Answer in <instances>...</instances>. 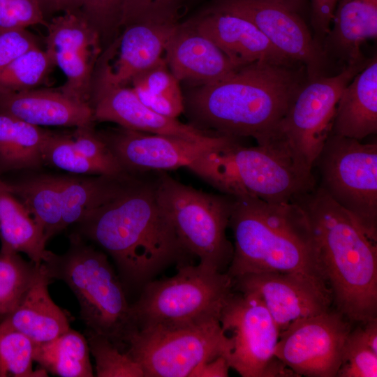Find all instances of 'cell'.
<instances>
[{
    "label": "cell",
    "mask_w": 377,
    "mask_h": 377,
    "mask_svg": "<svg viewBox=\"0 0 377 377\" xmlns=\"http://www.w3.org/2000/svg\"><path fill=\"white\" fill-rule=\"evenodd\" d=\"M144 174L133 175L116 196L76 223V234L111 257L124 288H142L193 256L158 202L154 177Z\"/></svg>",
    "instance_id": "cell-1"
},
{
    "label": "cell",
    "mask_w": 377,
    "mask_h": 377,
    "mask_svg": "<svg viewBox=\"0 0 377 377\" xmlns=\"http://www.w3.org/2000/svg\"><path fill=\"white\" fill-rule=\"evenodd\" d=\"M304 66L257 61L214 82L195 85L184 96L193 126L271 146L295 97L307 82Z\"/></svg>",
    "instance_id": "cell-2"
},
{
    "label": "cell",
    "mask_w": 377,
    "mask_h": 377,
    "mask_svg": "<svg viewBox=\"0 0 377 377\" xmlns=\"http://www.w3.org/2000/svg\"><path fill=\"white\" fill-rule=\"evenodd\" d=\"M293 202L309 219L336 310L351 323L377 318L376 242L319 186Z\"/></svg>",
    "instance_id": "cell-3"
},
{
    "label": "cell",
    "mask_w": 377,
    "mask_h": 377,
    "mask_svg": "<svg viewBox=\"0 0 377 377\" xmlns=\"http://www.w3.org/2000/svg\"><path fill=\"white\" fill-rule=\"evenodd\" d=\"M233 197L229 227L234 252L226 272L232 279L280 272L327 283L309 219L298 204L267 202L249 195Z\"/></svg>",
    "instance_id": "cell-4"
},
{
    "label": "cell",
    "mask_w": 377,
    "mask_h": 377,
    "mask_svg": "<svg viewBox=\"0 0 377 377\" xmlns=\"http://www.w3.org/2000/svg\"><path fill=\"white\" fill-rule=\"evenodd\" d=\"M43 265L51 281H62L73 291L86 330L105 336L125 350V339L134 330L131 304L108 255L74 232L68 250L63 254L51 251Z\"/></svg>",
    "instance_id": "cell-5"
},
{
    "label": "cell",
    "mask_w": 377,
    "mask_h": 377,
    "mask_svg": "<svg viewBox=\"0 0 377 377\" xmlns=\"http://www.w3.org/2000/svg\"><path fill=\"white\" fill-rule=\"evenodd\" d=\"M169 278L153 279L143 286L131 304L135 329L179 327L219 320L234 291L233 279L205 265H178ZM220 321V320H219Z\"/></svg>",
    "instance_id": "cell-6"
},
{
    "label": "cell",
    "mask_w": 377,
    "mask_h": 377,
    "mask_svg": "<svg viewBox=\"0 0 377 377\" xmlns=\"http://www.w3.org/2000/svg\"><path fill=\"white\" fill-rule=\"evenodd\" d=\"M154 185L159 205L186 249L199 263L226 272L234 246L226 230L234 202L230 195L204 192L156 171Z\"/></svg>",
    "instance_id": "cell-7"
},
{
    "label": "cell",
    "mask_w": 377,
    "mask_h": 377,
    "mask_svg": "<svg viewBox=\"0 0 377 377\" xmlns=\"http://www.w3.org/2000/svg\"><path fill=\"white\" fill-rule=\"evenodd\" d=\"M318 185L377 241V144L329 134L313 167Z\"/></svg>",
    "instance_id": "cell-8"
},
{
    "label": "cell",
    "mask_w": 377,
    "mask_h": 377,
    "mask_svg": "<svg viewBox=\"0 0 377 377\" xmlns=\"http://www.w3.org/2000/svg\"><path fill=\"white\" fill-rule=\"evenodd\" d=\"M132 177L40 175L8 183L43 229L47 242L104 205Z\"/></svg>",
    "instance_id": "cell-9"
},
{
    "label": "cell",
    "mask_w": 377,
    "mask_h": 377,
    "mask_svg": "<svg viewBox=\"0 0 377 377\" xmlns=\"http://www.w3.org/2000/svg\"><path fill=\"white\" fill-rule=\"evenodd\" d=\"M369 61L348 66L333 75L308 80L300 89L279 126L271 145L307 173L331 130L343 89Z\"/></svg>",
    "instance_id": "cell-10"
},
{
    "label": "cell",
    "mask_w": 377,
    "mask_h": 377,
    "mask_svg": "<svg viewBox=\"0 0 377 377\" xmlns=\"http://www.w3.org/2000/svg\"><path fill=\"white\" fill-rule=\"evenodd\" d=\"M223 193L267 202H291L316 186L312 174L271 146L245 147L235 140L217 152Z\"/></svg>",
    "instance_id": "cell-11"
},
{
    "label": "cell",
    "mask_w": 377,
    "mask_h": 377,
    "mask_svg": "<svg viewBox=\"0 0 377 377\" xmlns=\"http://www.w3.org/2000/svg\"><path fill=\"white\" fill-rule=\"evenodd\" d=\"M125 351L145 377H189L201 362L226 358L231 341L219 320L179 327L135 329L124 341Z\"/></svg>",
    "instance_id": "cell-12"
},
{
    "label": "cell",
    "mask_w": 377,
    "mask_h": 377,
    "mask_svg": "<svg viewBox=\"0 0 377 377\" xmlns=\"http://www.w3.org/2000/svg\"><path fill=\"white\" fill-rule=\"evenodd\" d=\"M98 134L128 173L140 174L186 168L218 190L219 188L217 152L227 145L219 147L123 127Z\"/></svg>",
    "instance_id": "cell-13"
},
{
    "label": "cell",
    "mask_w": 377,
    "mask_h": 377,
    "mask_svg": "<svg viewBox=\"0 0 377 377\" xmlns=\"http://www.w3.org/2000/svg\"><path fill=\"white\" fill-rule=\"evenodd\" d=\"M219 320L231 341L226 359L241 376H297L274 356L280 332L260 299L234 290Z\"/></svg>",
    "instance_id": "cell-14"
},
{
    "label": "cell",
    "mask_w": 377,
    "mask_h": 377,
    "mask_svg": "<svg viewBox=\"0 0 377 377\" xmlns=\"http://www.w3.org/2000/svg\"><path fill=\"white\" fill-rule=\"evenodd\" d=\"M351 322L337 310L294 320L280 332L274 356L297 376L334 377Z\"/></svg>",
    "instance_id": "cell-15"
},
{
    "label": "cell",
    "mask_w": 377,
    "mask_h": 377,
    "mask_svg": "<svg viewBox=\"0 0 377 377\" xmlns=\"http://www.w3.org/2000/svg\"><path fill=\"white\" fill-rule=\"evenodd\" d=\"M89 105L94 121H109L120 127L151 134L179 138L215 147L235 138L216 135L162 115L144 105L133 89L109 82L96 68Z\"/></svg>",
    "instance_id": "cell-16"
},
{
    "label": "cell",
    "mask_w": 377,
    "mask_h": 377,
    "mask_svg": "<svg viewBox=\"0 0 377 377\" xmlns=\"http://www.w3.org/2000/svg\"><path fill=\"white\" fill-rule=\"evenodd\" d=\"M207 6L252 22L279 50L305 66L308 80L329 75L332 66L298 13L261 0H210Z\"/></svg>",
    "instance_id": "cell-17"
},
{
    "label": "cell",
    "mask_w": 377,
    "mask_h": 377,
    "mask_svg": "<svg viewBox=\"0 0 377 377\" xmlns=\"http://www.w3.org/2000/svg\"><path fill=\"white\" fill-rule=\"evenodd\" d=\"M234 290L260 299L279 332L297 319L331 309L332 295L327 283L301 274L280 272L246 274L233 279Z\"/></svg>",
    "instance_id": "cell-18"
},
{
    "label": "cell",
    "mask_w": 377,
    "mask_h": 377,
    "mask_svg": "<svg viewBox=\"0 0 377 377\" xmlns=\"http://www.w3.org/2000/svg\"><path fill=\"white\" fill-rule=\"evenodd\" d=\"M46 50L66 77L59 89L89 104L101 40L80 10L66 12L46 25Z\"/></svg>",
    "instance_id": "cell-19"
},
{
    "label": "cell",
    "mask_w": 377,
    "mask_h": 377,
    "mask_svg": "<svg viewBox=\"0 0 377 377\" xmlns=\"http://www.w3.org/2000/svg\"><path fill=\"white\" fill-rule=\"evenodd\" d=\"M186 22L212 40L237 66L257 61L301 64L282 53L256 25L240 16L206 5Z\"/></svg>",
    "instance_id": "cell-20"
},
{
    "label": "cell",
    "mask_w": 377,
    "mask_h": 377,
    "mask_svg": "<svg viewBox=\"0 0 377 377\" xmlns=\"http://www.w3.org/2000/svg\"><path fill=\"white\" fill-rule=\"evenodd\" d=\"M177 25L140 23L123 28L98 58L96 68L111 83L126 86L162 58Z\"/></svg>",
    "instance_id": "cell-21"
},
{
    "label": "cell",
    "mask_w": 377,
    "mask_h": 377,
    "mask_svg": "<svg viewBox=\"0 0 377 377\" xmlns=\"http://www.w3.org/2000/svg\"><path fill=\"white\" fill-rule=\"evenodd\" d=\"M165 52L176 78L196 85L218 81L239 68L186 21L177 25Z\"/></svg>",
    "instance_id": "cell-22"
},
{
    "label": "cell",
    "mask_w": 377,
    "mask_h": 377,
    "mask_svg": "<svg viewBox=\"0 0 377 377\" xmlns=\"http://www.w3.org/2000/svg\"><path fill=\"white\" fill-rule=\"evenodd\" d=\"M0 112L33 125L84 127L92 126V111L87 103L60 89H33L0 94Z\"/></svg>",
    "instance_id": "cell-23"
},
{
    "label": "cell",
    "mask_w": 377,
    "mask_h": 377,
    "mask_svg": "<svg viewBox=\"0 0 377 377\" xmlns=\"http://www.w3.org/2000/svg\"><path fill=\"white\" fill-rule=\"evenodd\" d=\"M323 50L332 66L342 69L366 60L361 45L377 36V0H339Z\"/></svg>",
    "instance_id": "cell-24"
},
{
    "label": "cell",
    "mask_w": 377,
    "mask_h": 377,
    "mask_svg": "<svg viewBox=\"0 0 377 377\" xmlns=\"http://www.w3.org/2000/svg\"><path fill=\"white\" fill-rule=\"evenodd\" d=\"M377 133V59L375 56L343 89L330 134L359 141Z\"/></svg>",
    "instance_id": "cell-25"
},
{
    "label": "cell",
    "mask_w": 377,
    "mask_h": 377,
    "mask_svg": "<svg viewBox=\"0 0 377 377\" xmlns=\"http://www.w3.org/2000/svg\"><path fill=\"white\" fill-rule=\"evenodd\" d=\"M51 281L43 266L42 273L16 309L3 320L34 343L53 340L71 327L66 313L49 294Z\"/></svg>",
    "instance_id": "cell-26"
},
{
    "label": "cell",
    "mask_w": 377,
    "mask_h": 377,
    "mask_svg": "<svg viewBox=\"0 0 377 377\" xmlns=\"http://www.w3.org/2000/svg\"><path fill=\"white\" fill-rule=\"evenodd\" d=\"M0 242V249L22 253L38 265L51 252L45 249L47 242L43 229L1 178Z\"/></svg>",
    "instance_id": "cell-27"
},
{
    "label": "cell",
    "mask_w": 377,
    "mask_h": 377,
    "mask_svg": "<svg viewBox=\"0 0 377 377\" xmlns=\"http://www.w3.org/2000/svg\"><path fill=\"white\" fill-rule=\"evenodd\" d=\"M51 131L0 112V171L36 169Z\"/></svg>",
    "instance_id": "cell-28"
},
{
    "label": "cell",
    "mask_w": 377,
    "mask_h": 377,
    "mask_svg": "<svg viewBox=\"0 0 377 377\" xmlns=\"http://www.w3.org/2000/svg\"><path fill=\"white\" fill-rule=\"evenodd\" d=\"M87 338L71 327L57 338L34 343V361L61 377L94 376Z\"/></svg>",
    "instance_id": "cell-29"
},
{
    "label": "cell",
    "mask_w": 377,
    "mask_h": 377,
    "mask_svg": "<svg viewBox=\"0 0 377 377\" xmlns=\"http://www.w3.org/2000/svg\"><path fill=\"white\" fill-rule=\"evenodd\" d=\"M179 82L162 57L134 77L130 84L144 105L162 115L177 118L184 108Z\"/></svg>",
    "instance_id": "cell-30"
},
{
    "label": "cell",
    "mask_w": 377,
    "mask_h": 377,
    "mask_svg": "<svg viewBox=\"0 0 377 377\" xmlns=\"http://www.w3.org/2000/svg\"><path fill=\"white\" fill-rule=\"evenodd\" d=\"M43 269L19 253L0 249V320L9 316Z\"/></svg>",
    "instance_id": "cell-31"
},
{
    "label": "cell",
    "mask_w": 377,
    "mask_h": 377,
    "mask_svg": "<svg viewBox=\"0 0 377 377\" xmlns=\"http://www.w3.org/2000/svg\"><path fill=\"white\" fill-rule=\"evenodd\" d=\"M55 66L46 50L31 49L0 70V94L36 89Z\"/></svg>",
    "instance_id": "cell-32"
},
{
    "label": "cell",
    "mask_w": 377,
    "mask_h": 377,
    "mask_svg": "<svg viewBox=\"0 0 377 377\" xmlns=\"http://www.w3.org/2000/svg\"><path fill=\"white\" fill-rule=\"evenodd\" d=\"M34 343L5 321L0 323V377H46L33 369Z\"/></svg>",
    "instance_id": "cell-33"
},
{
    "label": "cell",
    "mask_w": 377,
    "mask_h": 377,
    "mask_svg": "<svg viewBox=\"0 0 377 377\" xmlns=\"http://www.w3.org/2000/svg\"><path fill=\"white\" fill-rule=\"evenodd\" d=\"M198 0H124L120 28L133 24L177 25Z\"/></svg>",
    "instance_id": "cell-34"
},
{
    "label": "cell",
    "mask_w": 377,
    "mask_h": 377,
    "mask_svg": "<svg viewBox=\"0 0 377 377\" xmlns=\"http://www.w3.org/2000/svg\"><path fill=\"white\" fill-rule=\"evenodd\" d=\"M98 377H145L141 366L108 337L85 330Z\"/></svg>",
    "instance_id": "cell-35"
},
{
    "label": "cell",
    "mask_w": 377,
    "mask_h": 377,
    "mask_svg": "<svg viewBox=\"0 0 377 377\" xmlns=\"http://www.w3.org/2000/svg\"><path fill=\"white\" fill-rule=\"evenodd\" d=\"M43 164L71 173L114 177L104 165L78 152L68 135L51 132L43 147Z\"/></svg>",
    "instance_id": "cell-36"
},
{
    "label": "cell",
    "mask_w": 377,
    "mask_h": 377,
    "mask_svg": "<svg viewBox=\"0 0 377 377\" xmlns=\"http://www.w3.org/2000/svg\"><path fill=\"white\" fill-rule=\"evenodd\" d=\"M337 376H377V352L370 346L362 326L357 327L349 332Z\"/></svg>",
    "instance_id": "cell-37"
},
{
    "label": "cell",
    "mask_w": 377,
    "mask_h": 377,
    "mask_svg": "<svg viewBox=\"0 0 377 377\" xmlns=\"http://www.w3.org/2000/svg\"><path fill=\"white\" fill-rule=\"evenodd\" d=\"M124 0H82L81 13L96 31L101 43L112 42L120 29Z\"/></svg>",
    "instance_id": "cell-38"
},
{
    "label": "cell",
    "mask_w": 377,
    "mask_h": 377,
    "mask_svg": "<svg viewBox=\"0 0 377 377\" xmlns=\"http://www.w3.org/2000/svg\"><path fill=\"white\" fill-rule=\"evenodd\" d=\"M39 0H0V31L47 25Z\"/></svg>",
    "instance_id": "cell-39"
},
{
    "label": "cell",
    "mask_w": 377,
    "mask_h": 377,
    "mask_svg": "<svg viewBox=\"0 0 377 377\" xmlns=\"http://www.w3.org/2000/svg\"><path fill=\"white\" fill-rule=\"evenodd\" d=\"M38 47L35 36L27 29L0 31V70L29 50Z\"/></svg>",
    "instance_id": "cell-40"
},
{
    "label": "cell",
    "mask_w": 377,
    "mask_h": 377,
    "mask_svg": "<svg viewBox=\"0 0 377 377\" xmlns=\"http://www.w3.org/2000/svg\"><path fill=\"white\" fill-rule=\"evenodd\" d=\"M311 24L313 38L323 49L324 39L330 29L339 0H310Z\"/></svg>",
    "instance_id": "cell-41"
},
{
    "label": "cell",
    "mask_w": 377,
    "mask_h": 377,
    "mask_svg": "<svg viewBox=\"0 0 377 377\" xmlns=\"http://www.w3.org/2000/svg\"><path fill=\"white\" fill-rule=\"evenodd\" d=\"M230 366L224 356H219L200 363L189 377H227Z\"/></svg>",
    "instance_id": "cell-42"
},
{
    "label": "cell",
    "mask_w": 377,
    "mask_h": 377,
    "mask_svg": "<svg viewBox=\"0 0 377 377\" xmlns=\"http://www.w3.org/2000/svg\"><path fill=\"white\" fill-rule=\"evenodd\" d=\"M42 10L46 15L61 12L80 10L82 0H39Z\"/></svg>",
    "instance_id": "cell-43"
},
{
    "label": "cell",
    "mask_w": 377,
    "mask_h": 377,
    "mask_svg": "<svg viewBox=\"0 0 377 377\" xmlns=\"http://www.w3.org/2000/svg\"><path fill=\"white\" fill-rule=\"evenodd\" d=\"M281 5L302 15L306 8L307 0H261Z\"/></svg>",
    "instance_id": "cell-44"
},
{
    "label": "cell",
    "mask_w": 377,
    "mask_h": 377,
    "mask_svg": "<svg viewBox=\"0 0 377 377\" xmlns=\"http://www.w3.org/2000/svg\"><path fill=\"white\" fill-rule=\"evenodd\" d=\"M0 323H1V321H0Z\"/></svg>",
    "instance_id": "cell-45"
}]
</instances>
